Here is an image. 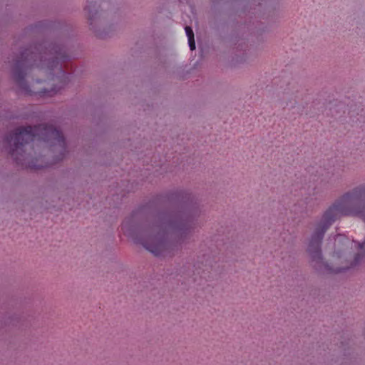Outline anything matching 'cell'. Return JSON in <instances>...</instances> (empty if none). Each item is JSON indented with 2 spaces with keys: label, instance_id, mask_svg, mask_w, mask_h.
Listing matches in <instances>:
<instances>
[{
  "label": "cell",
  "instance_id": "obj_1",
  "mask_svg": "<svg viewBox=\"0 0 365 365\" xmlns=\"http://www.w3.org/2000/svg\"><path fill=\"white\" fill-rule=\"evenodd\" d=\"M312 264L321 272L338 274L365 260V183L346 191L325 210L307 245Z\"/></svg>",
  "mask_w": 365,
  "mask_h": 365
},
{
  "label": "cell",
  "instance_id": "obj_2",
  "mask_svg": "<svg viewBox=\"0 0 365 365\" xmlns=\"http://www.w3.org/2000/svg\"><path fill=\"white\" fill-rule=\"evenodd\" d=\"M200 202L185 189L148 198L127 217L125 231L137 245L158 257H170L189 241L199 225Z\"/></svg>",
  "mask_w": 365,
  "mask_h": 365
},
{
  "label": "cell",
  "instance_id": "obj_3",
  "mask_svg": "<svg viewBox=\"0 0 365 365\" xmlns=\"http://www.w3.org/2000/svg\"><path fill=\"white\" fill-rule=\"evenodd\" d=\"M74 61L64 46L48 40L34 41L16 55L14 73L19 86L33 96L58 92L74 72Z\"/></svg>",
  "mask_w": 365,
  "mask_h": 365
},
{
  "label": "cell",
  "instance_id": "obj_4",
  "mask_svg": "<svg viewBox=\"0 0 365 365\" xmlns=\"http://www.w3.org/2000/svg\"><path fill=\"white\" fill-rule=\"evenodd\" d=\"M4 146L14 163L33 170L58 164L67 150L62 131L49 123L26 125L13 129L5 137Z\"/></svg>",
  "mask_w": 365,
  "mask_h": 365
},
{
  "label": "cell",
  "instance_id": "obj_5",
  "mask_svg": "<svg viewBox=\"0 0 365 365\" xmlns=\"http://www.w3.org/2000/svg\"><path fill=\"white\" fill-rule=\"evenodd\" d=\"M90 2L87 5L88 18L93 31L102 37L109 36L114 31L118 19L117 7L110 2Z\"/></svg>",
  "mask_w": 365,
  "mask_h": 365
}]
</instances>
